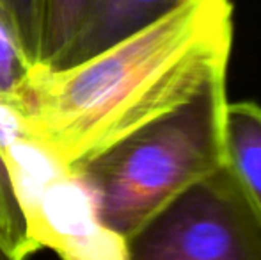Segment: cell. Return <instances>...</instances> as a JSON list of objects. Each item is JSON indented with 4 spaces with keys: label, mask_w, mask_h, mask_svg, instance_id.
Listing matches in <instances>:
<instances>
[{
    "label": "cell",
    "mask_w": 261,
    "mask_h": 260,
    "mask_svg": "<svg viewBox=\"0 0 261 260\" xmlns=\"http://www.w3.org/2000/svg\"><path fill=\"white\" fill-rule=\"evenodd\" d=\"M233 32L231 0H183L76 64L36 63L0 104L57 159L84 168L226 79Z\"/></svg>",
    "instance_id": "cell-1"
},
{
    "label": "cell",
    "mask_w": 261,
    "mask_h": 260,
    "mask_svg": "<svg viewBox=\"0 0 261 260\" xmlns=\"http://www.w3.org/2000/svg\"><path fill=\"white\" fill-rule=\"evenodd\" d=\"M226 79L84 166L105 223L134 239L171 201L222 168Z\"/></svg>",
    "instance_id": "cell-2"
},
{
    "label": "cell",
    "mask_w": 261,
    "mask_h": 260,
    "mask_svg": "<svg viewBox=\"0 0 261 260\" xmlns=\"http://www.w3.org/2000/svg\"><path fill=\"white\" fill-rule=\"evenodd\" d=\"M0 153L32 248L59 260H132L130 243L105 223L82 168H71L20 129L0 104Z\"/></svg>",
    "instance_id": "cell-3"
},
{
    "label": "cell",
    "mask_w": 261,
    "mask_h": 260,
    "mask_svg": "<svg viewBox=\"0 0 261 260\" xmlns=\"http://www.w3.org/2000/svg\"><path fill=\"white\" fill-rule=\"evenodd\" d=\"M132 260H261V221L220 168L130 239Z\"/></svg>",
    "instance_id": "cell-4"
},
{
    "label": "cell",
    "mask_w": 261,
    "mask_h": 260,
    "mask_svg": "<svg viewBox=\"0 0 261 260\" xmlns=\"http://www.w3.org/2000/svg\"><path fill=\"white\" fill-rule=\"evenodd\" d=\"M183 0H87L59 66L76 64L135 34Z\"/></svg>",
    "instance_id": "cell-5"
},
{
    "label": "cell",
    "mask_w": 261,
    "mask_h": 260,
    "mask_svg": "<svg viewBox=\"0 0 261 260\" xmlns=\"http://www.w3.org/2000/svg\"><path fill=\"white\" fill-rule=\"evenodd\" d=\"M222 168L261 221V105L227 102L222 123Z\"/></svg>",
    "instance_id": "cell-6"
},
{
    "label": "cell",
    "mask_w": 261,
    "mask_h": 260,
    "mask_svg": "<svg viewBox=\"0 0 261 260\" xmlns=\"http://www.w3.org/2000/svg\"><path fill=\"white\" fill-rule=\"evenodd\" d=\"M87 0H25L21 13L36 63L59 66Z\"/></svg>",
    "instance_id": "cell-7"
},
{
    "label": "cell",
    "mask_w": 261,
    "mask_h": 260,
    "mask_svg": "<svg viewBox=\"0 0 261 260\" xmlns=\"http://www.w3.org/2000/svg\"><path fill=\"white\" fill-rule=\"evenodd\" d=\"M36 64L16 0H0V102L14 94Z\"/></svg>",
    "instance_id": "cell-8"
},
{
    "label": "cell",
    "mask_w": 261,
    "mask_h": 260,
    "mask_svg": "<svg viewBox=\"0 0 261 260\" xmlns=\"http://www.w3.org/2000/svg\"><path fill=\"white\" fill-rule=\"evenodd\" d=\"M0 260H9V258H7V257H6V255H4V253H2V250H0Z\"/></svg>",
    "instance_id": "cell-9"
}]
</instances>
